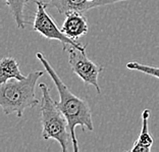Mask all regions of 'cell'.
I'll return each instance as SVG.
<instances>
[{"instance_id":"1","label":"cell","mask_w":159,"mask_h":152,"mask_svg":"<svg viewBox=\"0 0 159 152\" xmlns=\"http://www.w3.org/2000/svg\"><path fill=\"white\" fill-rule=\"evenodd\" d=\"M36 57L44 67L47 74L52 79L55 85L57 91L59 94V101L56 103V106L62 111L64 117L68 122V128H70V137L73 142L74 152L80 150L77 136H75V128L82 127V130H89L90 132L94 131V125L92 119V111L89 103L86 100L79 98L68 89V87L62 82L58 74L54 71L51 64L44 56L42 52L36 53Z\"/></svg>"},{"instance_id":"2","label":"cell","mask_w":159,"mask_h":152,"mask_svg":"<svg viewBox=\"0 0 159 152\" xmlns=\"http://www.w3.org/2000/svg\"><path fill=\"white\" fill-rule=\"evenodd\" d=\"M44 76L43 71H33L25 79H10L0 87V106L6 115L16 114L21 118L25 110L34 108L41 102L36 97L38 80Z\"/></svg>"},{"instance_id":"3","label":"cell","mask_w":159,"mask_h":152,"mask_svg":"<svg viewBox=\"0 0 159 152\" xmlns=\"http://www.w3.org/2000/svg\"><path fill=\"white\" fill-rule=\"evenodd\" d=\"M42 93L40 118L42 126V137L44 140H55L59 143L62 152L68 150V122L50 95L51 89L45 83L39 85Z\"/></svg>"},{"instance_id":"4","label":"cell","mask_w":159,"mask_h":152,"mask_svg":"<svg viewBox=\"0 0 159 152\" xmlns=\"http://www.w3.org/2000/svg\"><path fill=\"white\" fill-rule=\"evenodd\" d=\"M36 13L33 21V31L37 32L41 36L48 40H56L62 45V50L66 51L68 47H75L80 50H86V44L78 42L77 40L68 38L67 36L57 27L55 21L52 19L47 12V7L49 6L41 0H36Z\"/></svg>"},{"instance_id":"5","label":"cell","mask_w":159,"mask_h":152,"mask_svg":"<svg viewBox=\"0 0 159 152\" xmlns=\"http://www.w3.org/2000/svg\"><path fill=\"white\" fill-rule=\"evenodd\" d=\"M68 63L73 71L84 82L85 85L93 86L98 94H101V88L98 83L100 73L104 71V67L93 62L87 57L86 50H80L75 47L67 48Z\"/></svg>"},{"instance_id":"6","label":"cell","mask_w":159,"mask_h":152,"mask_svg":"<svg viewBox=\"0 0 159 152\" xmlns=\"http://www.w3.org/2000/svg\"><path fill=\"white\" fill-rule=\"evenodd\" d=\"M129 1V0H49V6L55 8L60 14H66L70 12L86 13L97 7L113 4V3Z\"/></svg>"},{"instance_id":"7","label":"cell","mask_w":159,"mask_h":152,"mask_svg":"<svg viewBox=\"0 0 159 152\" xmlns=\"http://www.w3.org/2000/svg\"><path fill=\"white\" fill-rule=\"evenodd\" d=\"M60 29L68 38L78 40L89 32L88 21L84 13L70 12L66 14V19Z\"/></svg>"},{"instance_id":"8","label":"cell","mask_w":159,"mask_h":152,"mask_svg":"<svg viewBox=\"0 0 159 152\" xmlns=\"http://www.w3.org/2000/svg\"><path fill=\"white\" fill-rule=\"evenodd\" d=\"M149 117L150 109H144L142 113V129H141L140 135L133 144V147L129 149V152H150L154 140L149 132Z\"/></svg>"},{"instance_id":"9","label":"cell","mask_w":159,"mask_h":152,"mask_svg":"<svg viewBox=\"0 0 159 152\" xmlns=\"http://www.w3.org/2000/svg\"><path fill=\"white\" fill-rule=\"evenodd\" d=\"M26 77L21 74L17 61L12 57H3L0 61V83H5L10 79L23 80Z\"/></svg>"},{"instance_id":"10","label":"cell","mask_w":159,"mask_h":152,"mask_svg":"<svg viewBox=\"0 0 159 152\" xmlns=\"http://www.w3.org/2000/svg\"><path fill=\"white\" fill-rule=\"evenodd\" d=\"M6 5L9 7L11 12L16 27L24 30L27 26V21H25V7L27 6L30 0H4Z\"/></svg>"},{"instance_id":"11","label":"cell","mask_w":159,"mask_h":152,"mask_svg":"<svg viewBox=\"0 0 159 152\" xmlns=\"http://www.w3.org/2000/svg\"><path fill=\"white\" fill-rule=\"evenodd\" d=\"M125 67L129 71H140V73L151 76V77H155L156 79L159 80V67H157L147 66V64L140 63L138 61H132V62L129 61V62L126 63Z\"/></svg>"}]
</instances>
